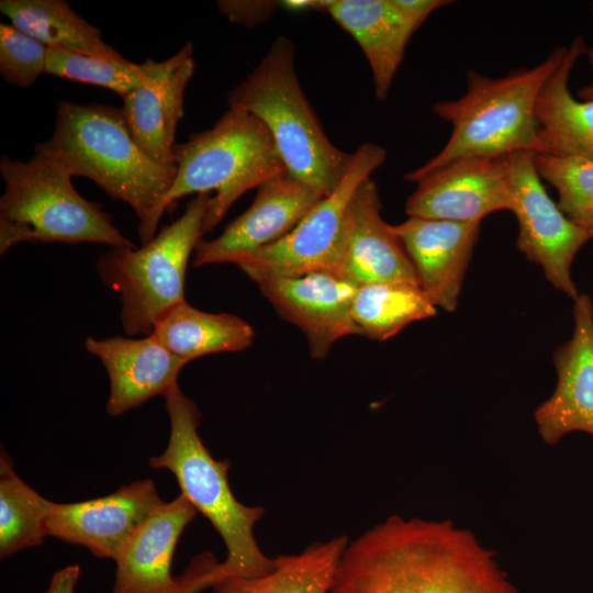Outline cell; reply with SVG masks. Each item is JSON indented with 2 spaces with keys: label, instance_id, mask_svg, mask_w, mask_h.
Wrapping results in <instances>:
<instances>
[{
  "label": "cell",
  "instance_id": "obj_8",
  "mask_svg": "<svg viewBox=\"0 0 593 593\" xmlns=\"http://www.w3.org/2000/svg\"><path fill=\"white\" fill-rule=\"evenodd\" d=\"M211 193L190 200L184 213L141 248L111 247L98 262L102 282L120 294L121 324L128 336L149 335L157 321L184 300L187 266Z\"/></svg>",
  "mask_w": 593,
  "mask_h": 593
},
{
  "label": "cell",
  "instance_id": "obj_17",
  "mask_svg": "<svg viewBox=\"0 0 593 593\" xmlns=\"http://www.w3.org/2000/svg\"><path fill=\"white\" fill-rule=\"evenodd\" d=\"M144 80L122 100L127 127L142 150L155 161L176 166V130L183 118V96L195 63L187 42L164 61H145Z\"/></svg>",
  "mask_w": 593,
  "mask_h": 593
},
{
  "label": "cell",
  "instance_id": "obj_27",
  "mask_svg": "<svg viewBox=\"0 0 593 593\" xmlns=\"http://www.w3.org/2000/svg\"><path fill=\"white\" fill-rule=\"evenodd\" d=\"M51 501L27 485L7 454L0 457V556L40 546L47 535Z\"/></svg>",
  "mask_w": 593,
  "mask_h": 593
},
{
  "label": "cell",
  "instance_id": "obj_15",
  "mask_svg": "<svg viewBox=\"0 0 593 593\" xmlns=\"http://www.w3.org/2000/svg\"><path fill=\"white\" fill-rule=\"evenodd\" d=\"M198 511L183 495L164 502L141 525L116 558L111 593H199L195 564L180 578L171 574L177 542Z\"/></svg>",
  "mask_w": 593,
  "mask_h": 593
},
{
  "label": "cell",
  "instance_id": "obj_28",
  "mask_svg": "<svg viewBox=\"0 0 593 593\" xmlns=\"http://www.w3.org/2000/svg\"><path fill=\"white\" fill-rule=\"evenodd\" d=\"M45 74L99 86L112 90L122 99L146 77V64L126 58L110 60L66 49L47 47Z\"/></svg>",
  "mask_w": 593,
  "mask_h": 593
},
{
  "label": "cell",
  "instance_id": "obj_32",
  "mask_svg": "<svg viewBox=\"0 0 593 593\" xmlns=\"http://www.w3.org/2000/svg\"><path fill=\"white\" fill-rule=\"evenodd\" d=\"M80 575V567L71 564L54 573L45 593H74Z\"/></svg>",
  "mask_w": 593,
  "mask_h": 593
},
{
  "label": "cell",
  "instance_id": "obj_1",
  "mask_svg": "<svg viewBox=\"0 0 593 593\" xmlns=\"http://www.w3.org/2000/svg\"><path fill=\"white\" fill-rule=\"evenodd\" d=\"M329 593L519 592L471 532L392 515L348 542Z\"/></svg>",
  "mask_w": 593,
  "mask_h": 593
},
{
  "label": "cell",
  "instance_id": "obj_25",
  "mask_svg": "<svg viewBox=\"0 0 593 593\" xmlns=\"http://www.w3.org/2000/svg\"><path fill=\"white\" fill-rule=\"evenodd\" d=\"M0 10L13 26L47 47L66 49L110 60L124 57L63 0H1Z\"/></svg>",
  "mask_w": 593,
  "mask_h": 593
},
{
  "label": "cell",
  "instance_id": "obj_4",
  "mask_svg": "<svg viewBox=\"0 0 593 593\" xmlns=\"http://www.w3.org/2000/svg\"><path fill=\"white\" fill-rule=\"evenodd\" d=\"M566 52L567 46L557 47L540 64L514 69L500 78L470 69L462 97L440 100L432 107L437 116L451 124L448 142L423 166L404 175V179L416 183L434 170L465 158L542 153L536 101Z\"/></svg>",
  "mask_w": 593,
  "mask_h": 593
},
{
  "label": "cell",
  "instance_id": "obj_30",
  "mask_svg": "<svg viewBox=\"0 0 593 593\" xmlns=\"http://www.w3.org/2000/svg\"><path fill=\"white\" fill-rule=\"evenodd\" d=\"M47 46L12 24H0V74L7 83L31 88L46 70Z\"/></svg>",
  "mask_w": 593,
  "mask_h": 593
},
{
  "label": "cell",
  "instance_id": "obj_12",
  "mask_svg": "<svg viewBox=\"0 0 593 593\" xmlns=\"http://www.w3.org/2000/svg\"><path fill=\"white\" fill-rule=\"evenodd\" d=\"M324 197L288 172L265 181L257 188L249 208L217 237L198 242L193 267L234 264L238 258L281 239Z\"/></svg>",
  "mask_w": 593,
  "mask_h": 593
},
{
  "label": "cell",
  "instance_id": "obj_33",
  "mask_svg": "<svg viewBox=\"0 0 593 593\" xmlns=\"http://www.w3.org/2000/svg\"><path fill=\"white\" fill-rule=\"evenodd\" d=\"M592 238L593 237V212L581 219L578 223Z\"/></svg>",
  "mask_w": 593,
  "mask_h": 593
},
{
  "label": "cell",
  "instance_id": "obj_13",
  "mask_svg": "<svg viewBox=\"0 0 593 593\" xmlns=\"http://www.w3.org/2000/svg\"><path fill=\"white\" fill-rule=\"evenodd\" d=\"M164 501L152 479L124 484L111 494L76 503L51 501L47 535L114 560Z\"/></svg>",
  "mask_w": 593,
  "mask_h": 593
},
{
  "label": "cell",
  "instance_id": "obj_10",
  "mask_svg": "<svg viewBox=\"0 0 593 593\" xmlns=\"http://www.w3.org/2000/svg\"><path fill=\"white\" fill-rule=\"evenodd\" d=\"M512 208L518 222L517 248L539 265L547 280L571 299L579 295L571 277L573 259L590 235L547 193L528 152L506 156Z\"/></svg>",
  "mask_w": 593,
  "mask_h": 593
},
{
  "label": "cell",
  "instance_id": "obj_6",
  "mask_svg": "<svg viewBox=\"0 0 593 593\" xmlns=\"http://www.w3.org/2000/svg\"><path fill=\"white\" fill-rule=\"evenodd\" d=\"M176 178L155 216L188 194L211 193L202 234L212 231L244 193L288 172L265 124L245 111L228 109L209 130L176 144Z\"/></svg>",
  "mask_w": 593,
  "mask_h": 593
},
{
  "label": "cell",
  "instance_id": "obj_24",
  "mask_svg": "<svg viewBox=\"0 0 593 593\" xmlns=\"http://www.w3.org/2000/svg\"><path fill=\"white\" fill-rule=\"evenodd\" d=\"M344 535L314 542L294 555H281L269 573L256 578H226L212 593H329L348 545Z\"/></svg>",
  "mask_w": 593,
  "mask_h": 593
},
{
  "label": "cell",
  "instance_id": "obj_14",
  "mask_svg": "<svg viewBox=\"0 0 593 593\" xmlns=\"http://www.w3.org/2000/svg\"><path fill=\"white\" fill-rule=\"evenodd\" d=\"M407 198V216L481 222L490 213L512 208L506 156L452 161L424 176Z\"/></svg>",
  "mask_w": 593,
  "mask_h": 593
},
{
  "label": "cell",
  "instance_id": "obj_16",
  "mask_svg": "<svg viewBox=\"0 0 593 593\" xmlns=\"http://www.w3.org/2000/svg\"><path fill=\"white\" fill-rule=\"evenodd\" d=\"M277 313L304 334L310 355L324 359L339 339L359 335L351 318L357 287L329 272L269 277L256 282Z\"/></svg>",
  "mask_w": 593,
  "mask_h": 593
},
{
  "label": "cell",
  "instance_id": "obj_21",
  "mask_svg": "<svg viewBox=\"0 0 593 593\" xmlns=\"http://www.w3.org/2000/svg\"><path fill=\"white\" fill-rule=\"evenodd\" d=\"M85 348L107 370L110 382L107 411L111 416L138 407L156 395L164 396L178 384L179 374L188 363L152 334L142 338L88 337Z\"/></svg>",
  "mask_w": 593,
  "mask_h": 593
},
{
  "label": "cell",
  "instance_id": "obj_18",
  "mask_svg": "<svg viewBox=\"0 0 593 593\" xmlns=\"http://www.w3.org/2000/svg\"><path fill=\"white\" fill-rule=\"evenodd\" d=\"M572 337L553 353L558 373L551 396L535 411L538 432L549 445L573 432L593 436V303L579 294Z\"/></svg>",
  "mask_w": 593,
  "mask_h": 593
},
{
  "label": "cell",
  "instance_id": "obj_23",
  "mask_svg": "<svg viewBox=\"0 0 593 593\" xmlns=\"http://www.w3.org/2000/svg\"><path fill=\"white\" fill-rule=\"evenodd\" d=\"M150 334L187 362L211 354L245 350L255 338L254 328L239 316L204 312L186 301L168 310Z\"/></svg>",
  "mask_w": 593,
  "mask_h": 593
},
{
  "label": "cell",
  "instance_id": "obj_9",
  "mask_svg": "<svg viewBox=\"0 0 593 593\" xmlns=\"http://www.w3.org/2000/svg\"><path fill=\"white\" fill-rule=\"evenodd\" d=\"M387 158L385 149L363 143L337 188L324 197L281 239L238 258L236 265L255 283L269 277H296L329 272L340 277L350 200Z\"/></svg>",
  "mask_w": 593,
  "mask_h": 593
},
{
  "label": "cell",
  "instance_id": "obj_5",
  "mask_svg": "<svg viewBox=\"0 0 593 593\" xmlns=\"http://www.w3.org/2000/svg\"><path fill=\"white\" fill-rule=\"evenodd\" d=\"M228 109L259 119L269 131L289 175L323 195L342 181L353 153L336 147L301 89L295 48L278 36L253 71L227 96Z\"/></svg>",
  "mask_w": 593,
  "mask_h": 593
},
{
  "label": "cell",
  "instance_id": "obj_34",
  "mask_svg": "<svg viewBox=\"0 0 593 593\" xmlns=\"http://www.w3.org/2000/svg\"><path fill=\"white\" fill-rule=\"evenodd\" d=\"M578 98L581 100H593V82L580 88L578 90Z\"/></svg>",
  "mask_w": 593,
  "mask_h": 593
},
{
  "label": "cell",
  "instance_id": "obj_22",
  "mask_svg": "<svg viewBox=\"0 0 593 593\" xmlns=\"http://www.w3.org/2000/svg\"><path fill=\"white\" fill-rule=\"evenodd\" d=\"M586 47L583 37L577 36L539 92L535 115L540 154L593 161V100L573 98L568 87L571 70Z\"/></svg>",
  "mask_w": 593,
  "mask_h": 593
},
{
  "label": "cell",
  "instance_id": "obj_7",
  "mask_svg": "<svg viewBox=\"0 0 593 593\" xmlns=\"http://www.w3.org/2000/svg\"><path fill=\"white\" fill-rule=\"evenodd\" d=\"M0 255L21 243H96L134 248L102 205L81 197L71 176L45 156H2Z\"/></svg>",
  "mask_w": 593,
  "mask_h": 593
},
{
  "label": "cell",
  "instance_id": "obj_20",
  "mask_svg": "<svg viewBox=\"0 0 593 593\" xmlns=\"http://www.w3.org/2000/svg\"><path fill=\"white\" fill-rule=\"evenodd\" d=\"M381 210L377 184L369 178L348 206L340 277L357 288L374 282L418 284L413 264Z\"/></svg>",
  "mask_w": 593,
  "mask_h": 593
},
{
  "label": "cell",
  "instance_id": "obj_35",
  "mask_svg": "<svg viewBox=\"0 0 593 593\" xmlns=\"http://www.w3.org/2000/svg\"><path fill=\"white\" fill-rule=\"evenodd\" d=\"M592 12H593V2H592ZM585 56L590 65L593 67V44L586 47Z\"/></svg>",
  "mask_w": 593,
  "mask_h": 593
},
{
  "label": "cell",
  "instance_id": "obj_3",
  "mask_svg": "<svg viewBox=\"0 0 593 593\" xmlns=\"http://www.w3.org/2000/svg\"><path fill=\"white\" fill-rule=\"evenodd\" d=\"M164 399L170 422L169 439L163 454L149 459V467L167 469L175 475L180 493L210 521L225 545V560L211 561L208 567V589L226 578L269 573L276 559L264 555L254 536L264 507L244 505L234 496L227 480L230 462L215 460L204 446L199 435L201 413L179 384Z\"/></svg>",
  "mask_w": 593,
  "mask_h": 593
},
{
  "label": "cell",
  "instance_id": "obj_2",
  "mask_svg": "<svg viewBox=\"0 0 593 593\" xmlns=\"http://www.w3.org/2000/svg\"><path fill=\"white\" fill-rule=\"evenodd\" d=\"M71 177L93 181L136 214L142 245L156 236L155 213L169 191L177 166L148 157L134 141L122 110L99 103L61 101L49 139L35 147Z\"/></svg>",
  "mask_w": 593,
  "mask_h": 593
},
{
  "label": "cell",
  "instance_id": "obj_19",
  "mask_svg": "<svg viewBox=\"0 0 593 593\" xmlns=\"http://www.w3.org/2000/svg\"><path fill=\"white\" fill-rule=\"evenodd\" d=\"M391 226L403 244L427 298L436 307L454 312L481 222L409 216Z\"/></svg>",
  "mask_w": 593,
  "mask_h": 593
},
{
  "label": "cell",
  "instance_id": "obj_29",
  "mask_svg": "<svg viewBox=\"0 0 593 593\" xmlns=\"http://www.w3.org/2000/svg\"><path fill=\"white\" fill-rule=\"evenodd\" d=\"M541 179L558 192V206L574 223L593 212V161L573 156L534 154Z\"/></svg>",
  "mask_w": 593,
  "mask_h": 593
},
{
  "label": "cell",
  "instance_id": "obj_31",
  "mask_svg": "<svg viewBox=\"0 0 593 593\" xmlns=\"http://www.w3.org/2000/svg\"><path fill=\"white\" fill-rule=\"evenodd\" d=\"M282 2L217 1L219 11L233 23L254 26L264 22Z\"/></svg>",
  "mask_w": 593,
  "mask_h": 593
},
{
  "label": "cell",
  "instance_id": "obj_26",
  "mask_svg": "<svg viewBox=\"0 0 593 593\" xmlns=\"http://www.w3.org/2000/svg\"><path fill=\"white\" fill-rule=\"evenodd\" d=\"M436 314L418 284L374 282L357 288L351 303V318L360 332L372 340L384 342L407 325Z\"/></svg>",
  "mask_w": 593,
  "mask_h": 593
},
{
  "label": "cell",
  "instance_id": "obj_11",
  "mask_svg": "<svg viewBox=\"0 0 593 593\" xmlns=\"http://www.w3.org/2000/svg\"><path fill=\"white\" fill-rule=\"evenodd\" d=\"M446 0H320L317 11L349 33L370 66L374 96L385 101L403 60L405 47L418 27Z\"/></svg>",
  "mask_w": 593,
  "mask_h": 593
}]
</instances>
